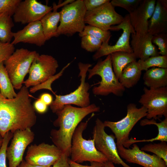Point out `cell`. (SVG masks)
I'll use <instances>...</instances> for the list:
<instances>
[{"mask_svg":"<svg viewBox=\"0 0 167 167\" xmlns=\"http://www.w3.org/2000/svg\"><path fill=\"white\" fill-rule=\"evenodd\" d=\"M30 97L25 86L13 99L0 93V134L2 137L8 132L31 128L36 124L37 117Z\"/></svg>","mask_w":167,"mask_h":167,"instance_id":"obj_1","label":"cell"},{"mask_svg":"<svg viewBox=\"0 0 167 167\" xmlns=\"http://www.w3.org/2000/svg\"><path fill=\"white\" fill-rule=\"evenodd\" d=\"M100 107L95 104L85 107H77L66 105L56 113L57 118L53 124L58 129H52L51 138L54 144L62 152L70 155L72 139L74 132L82 120L91 113L98 112Z\"/></svg>","mask_w":167,"mask_h":167,"instance_id":"obj_2","label":"cell"},{"mask_svg":"<svg viewBox=\"0 0 167 167\" xmlns=\"http://www.w3.org/2000/svg\"><path fill=\"white\" fill-rule=\"evenodd\" d=\"M92 116L85 122H81L76 128L73 135L70 150L71 160L76 163L84 161L104 163L108 161L107 158L98 151L95 145L94 139L87 140L83 136Z\"/></svg>","mask_w":167,"mask_h":167,"instance_id":"obj_3","label":"cell"},{"mask_svg":"<svg viewBox=\"0 0 167 167\" xmlns=\"http://www.w3.org/2000/svg\"><path fill=\"white\" fill-rule=\"evenodd\" d=\"M88 79L96 75L101 78L99 86L92 88L94 94L107 96L112 93L118 96L123 95L125 88L120 83L113 71L110 54L107 55L104 60L98 61L92 68L88 69Z\"/></svg>","mask_w":167,"mask_h":167,"instance_id":"obj_4","label":"cell"},{"mask_svg":"<svg viewBox=\"0 0 167 167\" xmlns=\"http://www.w3.org/2000/svg\"><path fill=\"white\" fill-rule=\"evenodd\" d=\"M38 53L24 48L17 49L3 62L14 89L20 90L32 63Z\"/></svg>","mask_w":167,"mask_h":167,"instance_id":"obj_5","label":"cell"},{"mask_svg":"<svg viewBox=\"0 0 167 167\" xmlns=\"http://www.w3.org/2000/svg\"><path fill=\"white\" fill-rule=\"evenodd\" d=\"M91 66L90 63L81 62L78 63L79 70V77H80V84L75 90L70 93L64 95H54L55 99L50 105L53 113H56L60 110L66 105H74L80 107H86L90 105L88 92L90 85L85 80L88 70Z\"/></svg>","mask_w":167,"mask_h":167,"instance_id":"obj_6","label":"cell"},{"mask_svg":"<svg viewBox=\"0 0 167 167\" xmlns=\"http://www.w3.org/2000/svg\"><path fill=\"white\" fill-rule=\"evenodd\" d=\"M87 10L83 0H77L64 6L60 12V24L56 37L71 36L81 32L85 26L84 18Z\"/></svg>","mask_w":167,"mask_h":167,"instance_id":"obj_7","label":"cell"},{"mask_svg":"<svg viewBox=\"0 0 167 167\" xmlns=\"http://www.w3.org/2000/svg\"><path fill=\"white\" fill-rule=\"evenodd\" d=\"M126 115L121 120L114 122L105 121L103 122L105 127L109 128L114 133L116 139V145L124 146L129 140L130 133L136 123L147 115V109L142 106L138 108L133 103L127 107Z\"/></svg>","mask_w":167,"mask_h":167,"instance_id":"obj_8","label":"cell"},{"mask_svg":"<svg viewBox=\"0 0 167 167\" xmlns=\"http://www.w3.org/2000/svg\"><path fill=\"white\" fill-rule=\"evenodd\" d=\"M58 66L57 61L52 56L38 53L32 63L28 78L23 82L24 86L28 88L43 83L55 75Z\"/></svg>","mask_w":167,"mask_h":167,"instance_id":"obj_9","label":"cell"},{"mask_svg":"<svg viewBox=\"0 0 167 167\" xmlns=\"http://www.w3.org/2000/svg\"><path fill=\"white\" fill-rule=\"evenodd\" d=\"M105 127L103 122L97 118L92 133L97 150L113 164L121 165L123 167H132L125 163L119 156L115 141V136L107 134L105 131Z\"/></svg>","mask_w":167,"mask_h":167,"instance_id":"obj_10","label":"cell"},{"mask_svg":"<svg viewBox=\"0 0 167 167\" xmlns=\"http://www.w3.org/2000/svg\"><path fill=\"white\" fill-rule=\"evenodd\" d=\"M139 102L147 109L146 118L155 120L167 118V87L157 88L144 87Z\"/></svg>","mask_w":167,"mask_h":167,"instance_id":"obj_11","label":"cell"},{"mask_svg":"<svg viewBox=\"0 0 167 167\" xmlns=\"http://www.w3.org/2000/svg\"><path fill=\"white\" fill-rule=\"evenodd\" d=\"M114 7L110 1L95 9L87 11L84 18L85 24L105 31L110 30L112 26L119 24L124 19Z\"/></svg>","mask_w":167,"mask_h":167,"instance_id":"obj_12","label":"cell"},{"mask_svg":"<svg viewBox=\"0 0 167 167\" xmlns=\"http://www.w3.org/2000/svg\"><path fill=\"white\" fill-rule=\"evenodd\" d=\"M121 29L122 30V33L116 43L112 45H109V43H102L100 48L93 55L94 59L97 60L118 51L133 53L130 45V39L131 34L135 33V32L130 22L129 14L125 15L120 24L112 26L110 30L118 31Z\"/></svg>","mask_w":167,"mask_h":167,"instance_id":"obj_13","label":"cell"},{"mask_svg":"<svg viewBox=\"0 0 167 167\" xmlns=\"http://www.w3.org/2000/svg\"><path fill=\"white\" fill-rule=\"evenodd\" d=\"M62 152L55 145L42 143L32 144L28 148L25 160L36 165L52 166L61 156Z\"/></svg>","mask_w":167,"mask_h":167,"instance_id":"obj_14","label":"cell"},{"mask_svg":"<svg viewBox=\"0 0 167 167\" xmlns=\"http://www.w3.org/2000/svg\"><path fill=\"white\" fill-rule=\"evenodd\" d=\"M34 134L31 128L18 130L13 133L11 143L6 151L9 167H17L23 160L27 147L34 138Z\"/></svg>","mask_w":167,"mask_h":167,"instance_id":"obj_15","label":"cell"},{"mask_svg":"<svg viewBox=\"0 0 167 167\" xmlns=\"http://www.w3.org/2000/svg\"><path fill=\"white\" fill-rule=\"evenodd\" d=\"M53 7L43 4L36 0H22L17 6L13 15L15 23L28 24L40 21Z\"/></svg>","mask_w":167,"mask_h":167,"instance_id":"obj_16","label":"cell"},{"mask_svg":"<svg viewBox=\"0 0 167 167\" xmlns=\"http://www.w3.org/2000/svg\"><path fill=\"white\" fill-rule=\"evenodd\" d=\"M119 156L130 163H135L144 167H167L165 161L155 154L151 155L140 150L133 143L132 148H126L123 145L117 146Z\"/></svg>","mask_w":167,"mask_h":167,"instance_id":"obj_17","label":"cell"},{"mask_svg":"<svg viewBox=\"0 0 167 167\" xmlns=\"http://www.w3.org/2000/svg\"><path fill=\"white\" fill-rule=\"evenodd\" d=\"M156 2L155 0H142L136 9L129 14L135 34L142 35L148 33V20L153 12Z\"/></svg>","mask_w":167,"mask_h":167,"instance_id":"obj_18","label":"cell"},{"mask_svg":"<svg viewBox=\"0 0 167 167\" xmlns=\"http://www.w3.org/2000/svg\"><path fill=\"white\" fill-rule=\"evenodd\" d=\"M13 45L22 42L41 47L46 41L40 21L29 23L22 29L13 32Z\"/></svg>","mask_w":167,"mask_h":167,"instance_id":"obj_19","label":"cell"},{"mask_svg":"<svg viewBox=\"0 0 167 167\" xmlns=\"http://www.w3.org/2000/svg\"><path fill=\"white\" fill-rule=\"evenodd\" d=\"M131 46L136 58L145 61L149 58L160 55L152 42V35L148 33L142 35L131 34Z\"/></svg>","mask_w":167,"mask_h":167,"instance_id":"obj_20","label":"cell"},{"mask_svg":"<svg viewBox=\"0 0 167 167\" xmlns=\"http://www.w3.org/2000/svg\"><path fill=\"white\" fill-rule=\"evenodd\" d=\"M167 31V0L156 1L154 10L148 20V32L152 36Z\"/></svg>","mask_w":167,"mask_h":167,"instance_id":"obj_21","label":"cell"},{"mask_svg":"<svg viewBox=\"0 0 167 167\" xmlns=\"http://www.w3.org/2000/svg\"><path fill=\"white\" fill-rule=\"evenodd\" d=\"M144 84L149 88L167 87V68L153 67L149 69L143 76Z\"/></svg>","mask_w":167,"mask_h":167,"instance_id":"obj_22","label":"cell"},{"mask_svg":"<svg viewBox=\"0 0 167 167\" xmlns=\"http://www.w3.org/2000/svg\"><path fill=\"white\" fill-rule=\"evenodd\" d=\"M142 71L139 68L137 62L134 61L124 67L118 80L125 88H129L138 83Z\"/></svg>","mask_w":167,"mask_h":167,"instance_id":"obj_23","label":"cell"},{"mask_svg":"<svg viewBox=\"0 0 167 167\" xmlns=\"http://www.w3.org/2000/svg\"><path fill=\"white\" fill-rule=\"evenodd\" d=\"M60 15L57 10H53L45 15L40 20L43 32L46 41L56 37Z\"/></svg>","mask_w":167,"mask_h":167,"instance_id":"obj_24","label":"cell"},{"mask_svg":"<svg viewBox=\"0 0 167 167\" xmlns=\"http://www.w3.org/2000/svg\"><path fill=\"white\" fill-rule=\"evenodd\" d=\"M113 71L118 79L123 70L128 64L136 61L137 58L133 53L118 51L110 54Z\"/></svg>","mask_w":167,"mask_h":167,"instance_id":"obj_25","label":"cell"},{"mask_svg":"<svg viewBox=\"0 0 167 167\" xmlns=\"http://www.w3.org/2000/svg\"><path fill=\"white\" fill-rule=\"evenodd\" d=\"M11 17L7 12L0 14V41L2 42L11 43L13 38L14 24Z\"/></svg>","mask_w":167,"mask_h":167,"instance_id":"obj_26","label":"cell"},{"mask_svg":"<svg viewBox=\"0 0 167 167\" xmlns=\"http://www.w3.org/2000/svg\"><path fill=\"white\" fill-rule=\"evenodd\" d=\"M0 93L4 97L13 99L17 95L3 62L0 64Z\"/></svg>","mask_w":167,"mask_h":167,"instance_id":"obj_27","label":"cell"},{"mask_svg":"<svg viewBox=\"0 0 167 167\" xmlns=\"http://www.w3.org/2000/svg\"><path fill=\"white\" fill-rule=\"evenodd\" d=\"M140 125L144 126L147 125H155L158 128V133L157 136L153 138L148 139V142H152L155 141H167V118L160 122H157L153 119H148L147 118L142 120L140 122Z\"/></svg>","mask_w":167,"mask_h":167,"instance_id":"obj_28","label":"cell"},{"mask_svg":"<svg viewBox=\"0 0 167 167\" xmlns=\"http://www.w3.org/2000/svg\"><path fill=\"white\" fill-rule=\"evenodd\" d=\"M139 69L146 71L150 67L167 68V55H158L151 57L145 61L139 59L137 62Z\"/></svg>","mask_w":167,"mask_h":167,"instance_id":"obj_29","label":"cell"},{"mask_svg":"<svg viewBox=\"0 0 167 167\" xmlns=\"http://www.w3.org/2000/svg\"><path fill=\"white\" fill-rule=\"evenodd\" d=\"M79 35L80 37L87 35L92 36L101 41L102 43H109L111 36L109 31H105L98 27L89 25H85L83 31Z\"/></svg>","mask_w":167,"mask_h":167,"instance_id":"obj_30","label":"cell"},{"mask_svg":"<svg viewBox=\"0 0 167 167\" xmlns=\"http://www.w3.org/2000/svg\"><path fill=\"white\" fill-rule=\"evenodd\" d=\"M142 151L150 152L163 159L167 164V144L166 142L161 141L157 143L146 144L140 149Z\"/></svg>","mask_w":167,"mask_h":167,"instance_id":"obj_31","label":"cell"},{"mask_svg":"<svg viewBox=\"0 0 167 167\" xmlns=\"http://www.w3.org/2000/svg\"><path fill=\"white\" fill-rule=\"evenodd\" d=\"M81 37V47L88 52L97 51L102 44L101 41L91 35H85Z\"/></svg>","mask_w":167,"mask_h":167,"instance_id":"obj_32","label":"cell"},{"mask_svg":"<svg viewBox=\"0 0 167 167\" xmlns=\"http://www.w3.org/2000/svg\"><path fill=\"white\" fill-rule=\"evenodd\" d=\"M71 63H68L64 66L58 74L49 78L45 81L37 85L32 87L29 89V92L31 93H34L37 91L41 89H46L51 91L54 95L55 93L51 88L52 83L55 80L58 79L63 74L65 69L70 65Z\"/></svg>","mask_w":167,"mask_h":167,"instance_id":"obj_33","label":"cell"},{"mask_svg":"<svg viewBox=\"0 0 167 167\" xmlns=\"http://www.w3.org/2000/svg\"><path fill=\"white\" fill-rule=\"evenodd\" d=\"M142 0H112L110 1L114 7H119L124 8L130 14L138 6Z\"/></svg>","mask_w":167,"mask_h":167,"instance_id":"obj_34","label":"cell"},{"mask_svg":"<svg viewBox=\"0 0 167 167\" xmlns=\"http://www.w3.org/2000/svg\"><path fill=\"white\" fill-rule=\"evenodd\" d=\"M152 43L158 47L161 55H167V34L163 33L152 36Z\"/></svg>","mask_w":167,"mask_h":167,"instance_id":"obj_35","label":"cell"},{"mask_svg":"<svg viewBox=\"0 0 167 167\" xmlns=\"http://www.w3.org/2000/svg\"><path fill=\"white\" fill-rule=\"evenodd\" d=\"M13 133L9 131L4 136L3 142L0 149V167H7L6 165V151L9 142L13 137Z\"/></svg>","mask_w":167,"mask_h":167,"instance_id":"obj_36","label":"cell"},{"mask_svg":"<svg viewBox=\"0 0 167 167\" xmlns=\"http://www.w3.org/2000/svg\"><path fill=\"white\" fill-rule=\"evenodd\" d=\"M21 0H0V14L7 12L13 16L15 9Z\"/></svg>","mask_w":167,"mask_h":167,"instance_id":"obj_37","label":"cell"},{"mask_svg":"<svg viewBox=\"0 0 167 167\" xmlns=\"http://www.w3.org/2000/svg\"><path fill=\"white\" fill-rule=\"evenodd\" d=\"M15 50L14 45L11 43H3L0 41V64L4 62Z\"/></svg>","mask_w":167,"mask_h":167,"instance_id":"obj_38","label":"cell"},{"mask_svg":"<svg viewBox=\"0 0 167 167\" xmlns=\"http://www.w3.org/2000/svg\"><path fill=\"white\" fill-rule=\"evenodd\" d=\"M87 11H90L95 9L106 2L109 0H83Z\"/></svg>","mask_w":167,"mask_h":167,"instance_id":"obj_39","label":"cell"},{"mask_svg":"<svg viewBox=\"0 0 167 167\" xmlns=\"http://www.w3.org/2000/svg\"><path fill=\"white\" fill-rule=\"evenodd\" d=\"M70 156L66 153H62L60 158L51 167H70L69 162Z\"/></svg>","mask_w":167,"mask_h":167,"instance_id":"obj_40","label":"cell"},{"mask_svg":"<svg viewBox=\"0 0 167 167\" xmlns=\"http://www.w3.org/2000/svg\"><path fill=\"white\" fill-rule=\"evenodd\" d=\"M33 105L35 110L40 113H44L47 111L48 106L40 98L36 100Z\"/></svg>","mask_w":167,"mask_h":167,"instance_id":"obj_41","label":"cell"},{"mask_svg":"<svg viewBox=\"0 0 167 167\" xmlns=\"http://www.w3.org/2000/svg\"><path fill=\"white\" fill-rule=\"evenodd\" d=\"M69 162L70 167H102L104 164V163L93 162H91L90 165H83L73 161L70 159Z\"/></svg>","mask_w":167,"mask_h":167,"instance_id":"obj_42","label":"cell"},{"mask_svg":"<svg viewBox=\"0 0 167 167\" xmlns=\"http://www.w3.org/2000/svg\"><path fill=\"white\" fill-rule=\"evenodd\" d=\"M39 98L47 106L50 105L53 101L52 96L47 93L41 94Z\"/></svg>","mask_w":167,"mask_h":167,"instance_id":"obj_43","label":"cell"},{"mask_svg":"<svg viewBox=\"0 0 167 167\" xmlns=\"http://www.w3.org/2000/svg\"><path fill=\"white\" fill-rule=\"evenodd\" d=\"M75 0H67L64 1L63 2L60 3V4L56 5L55 3L53 4V10H57V9L61 6H63V7L70 3H71L74 2Z\"/></svg>","mask_w":167,"mask_h":167,"instance_id":"obj_44","label":"cell"},{"mask_svg":"<svg viewBox=\"0 0 167 167\" xmlns=\"http://www.w3.org/2000/svg\"><path fill=\"white\" fill-rule=\"evenodd\" d=\"M43 167L32 165L27 162L25 160H23L19 165L17 167Z\"/></svg>","mask_w":167,"mask_h":167,"instance_id":"obj_45","label":"cell"},{"mask_svg":"<svg viewBox=\"0 0 167 167\" xmlns=\"http://www.w3.org/2000/svg\"><path fill=\"white\" fill-rule=\"evenodd\" d=\"M102 167H115L112 162L107 161L104 163Z\"/></svg>","mask_w":167,"mask_h":167,"instance_id":"obj_46","label":"cell"},{"mask_svg":"<svg viewBox=\"0 0 167 167\" xmlns=\"http://www.w3.org/2000/svg\"><path fill=\"white\" fill-rule=\"evenodd\" d=\"M3 137L0 134V149L2 146L3 142Z\"/></svg>","mask_w":167,"mask_h":167,"instance_id":"obj_47","label":"cell"}]
</instances>
